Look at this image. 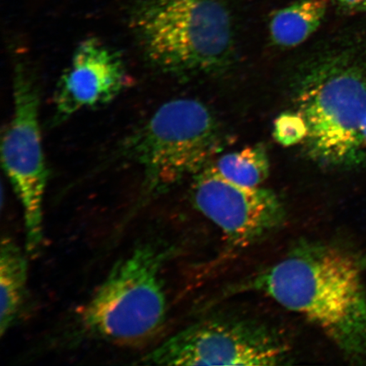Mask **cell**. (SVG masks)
<instances>
[{
	"label": "cell",
	"instance_id": "cell-9",
	"mask_svg": "<svg viewBox=\"0 0 366 366\" xmlns=\"http://www.w3.org/2000/svg\"><path fill=\"white\" fill-rule=\"evenodd\" d=\"M128 81L122 54L96 38L80 43L54 95L56 122L113 102Z\"/></svg>",
	"mask_w": 366,
	"mask_h": 366
},
{
	"label": "cell",
	"instance_id": "cell-11",
	"mask_svg": "<svg viewBox=\"0 0 366 366\" xmlns=\"http://www.w3.org/2000/svg\"><path fill=\"white\" fill-rule=\"evenodd\" d=\"M327 6L328 0H299L277 11L269 21L273 42L285 48L304 43L322 24Z\"/></svg>",
	"mask_w": 366,
	"mask_h": 366
},
{
	"label": "cell",
	"instance_id": "cell-13",
	"mask_svg": "<svg viewBox=\"0 0 366 366\" xmlns=\"http://www.w3.org/2000/svg\"><path fill=\"white\" fill-rule=\"evenodd\" d=\"M308 135V127L301 114L286 112L274 122L273 136L278 144L285 147L304 142Z\"/></svg>",
	"mask_w": 366,
	"mask_h": 366
},
{
	"label": "cell",
	"instance_id": "cell-5",
	"mask_svg": "<svg viewBox=\"0 0 366 366\" xmlns=\"http://www.w3.org/2000/svg\"><path fill=\"white\" fill-rule=\"evenodd\" d=\"M297 102L308 127L304 143L311 158L331 167L360 162L366 80L358 71L343 66L323 69L306 82Z\"/></svg>",
	"mask_w": 366,
	"mask_h": 366
},
{
	"label": "cell",
	"instance_id": "cell-15",
	"mask_svg": "<svg viewBox=\"0 0 366 366\" xmlns=\"http://www.w3.org/2000/svg\"><path fill=\"white\" fill-rule=\"evenodd\" d=\"M361 137H362V143L364 148H366V114L361 126Z\"/></svg>",
	"mask_w": 366,
	"mask_h": 366
},
{
	"label": "cell",
	"instance_id": "cell-1",
	"mask_svg": "<svg viewBox=\"0 0 366 366\" xmlns=\"http://www.w3.org/2000/svg\"><path fill=\"white\" fill-rule=\"evenodd\" d=\"M304 317L347 359L366 360V292L353 259L326 244H305L235 285Z\"/></svg>",
	"mask_w": 366,
	"mask_h": 366
},
{
	"label": "cell",
	"instance_id": "cell-10",
	"mask_svg": "<svg viewBox=\"0 0 366 366\" xmlns=\"http://www.w3.org/2000/svg\"><path fill=\"white\" fill-rule=\"evenodd\" d=\"M29 264L25 254L11 237L0 249V335L11 330L20 317L27 295Z\"/></svg>",
	"mask_w": 366,
	"mask_h": 366
},
{
	"label": "cell",
	"instance_id": "cell-7",
	"mask_svg": "<svg viewBox=\"0 0 366 366\" xmlns=\"http://www.w3.org/2000/svg\"><path fill=\"white\" fill-rule=\"evenodd\" d=\"M13 97L12 118L2 139V164L22 206L26 253L35 255L44 240L49 172L39 126V90L22 61L14 68Z\"/></svg>",
	"mask_w": 366,
	"mask_h": 366
},
{
	"label": "cell",
	"instance_id": "cell-8",
	"mask_svg": "<svg viewBox=\"0 0 366 366\" xmlns=\"http://www.w3.org/2000/svg\"><path fill=\"white\" fill-rule=\"evenodd\" d=\"M192 197L197 209L237 249L256 244L285 222V205L273 191L237 184L214 166L197 173Z\"/></svg>",
	"mask_w": 366,
	"mask_h": 366
},
{
	"label": "cell",
	"instance_id": "cell-6",
	"mask_svg": "<svg viewBox=\"0 0 366 366\" xmlns=\"http://www.w3.org/2000/svg\"><path fill=\"white\" fill-rule=\"evenodd\" d=\"M291 347L271 327L250 319L201 320L149 352L139 364L150 365H281Z\"/></svg>",
	"mask_w": 366,
	"mask_h": 366
},
{
	"label": "cell",
	"instance_id": "cell-3",
	"mask_svg": "<svg viewBox=\"0 0 366 366\" xmlns=\"http://www.w3.org/2000/svg\"><path fill=\"white\" fill-rule=\"evenodd\" d=\"M168 251L146 242L113 265L79 312L81 330L120 345H137L162 330L167 315L163 268Z\"/></svg>",
	"mask_w": 366,
	"mask_h": 366
},
{
	"label": "cell",
	"instance_id": "cell-2",
	"mask_svg": "<svg viewBox=\"0 0 366 366\" xmlns=\"http://www.w3.org/2000/svg\"><path fill=\"white\" fill-rule=\"evenodd\" d=\"M127 18L145 58L162 72H210L231 54L232 21L219 0H127Z\"/></svg>",
	"mask_w": 366,
	"mask_h": 366
},
{
	"label": "cell",
	"instance_id": "cell-14",
	"mask_svg": "<svg viewBox=\"0 0 366 366\" xmlns=\"http://www.w3.org/2000/svg\"><path fill=\"white\" fill-rule=\"evenodd\" d=\"M342 11L356 13L366 11V0H333Z\"/></svg>",
	"mask_w": 366,
	"mask_h": 366
},
{
	"label": "cell",
	"instance_id": "cell-12",
	"mask_svg": "<svg viewBox=\"0 0 366 366\" xmlns=\"http://www.w3.org/2000/svg\"><path fill=\"white\" fill-rule=\"evenodd\" d=\"M214 167L227 179L249 187H260L269 173L267 151L262 145L225 154Z\"/></svg>",
	"mask_w": 366,
	"mask_h": 366
},
{
	"label": "cell",
	"instance_id": "cell-4",
	"mask_svg": "<svg viewBox=\"0 0 366 366\" xmlns=\"http://www.w3.org/2000/svg\"><path fill=\"white\" fill-rule=\"evenodd\" d=\"M217 136V123L203 103L173 99L129 137L125 155L143 170L144 194L154 195L202 170Z\"/></svg>",
	"mask_w": 366,
	"mask_h": 366
}]
</instances>
